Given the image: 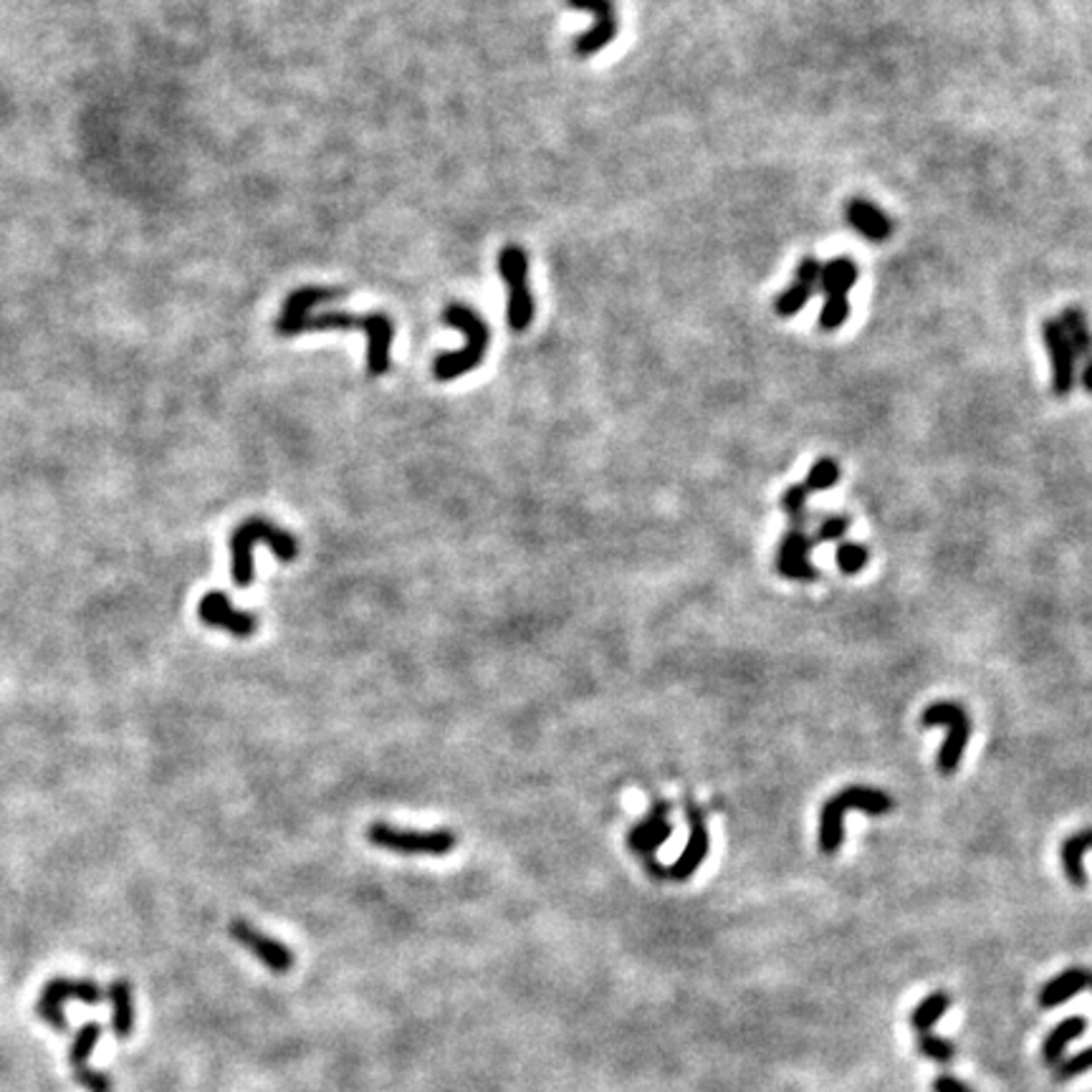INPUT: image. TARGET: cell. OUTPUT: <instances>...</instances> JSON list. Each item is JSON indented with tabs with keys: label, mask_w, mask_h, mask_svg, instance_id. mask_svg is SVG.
I'll list each match as a JSON object with an SVG mask.
<instances>
[{
	"label": "cell",
	"mask_w": 1092,
	"mask_h": 1092,
	"mask_svg": "<svg viewBox=\"0 0 1092 1092\" xmlns=\"http://www.w3.org/2000/svg\"><path fill=\"white\" fill-rule=\"evenodd\" d=\"M686 817H688V822H691V832H688L686 850L681 852V857H678V860L673 862L670 867H663L658 860H650L648 862L650 875H655V878H660V880H688V878H693V873H696V870H699L701 862L709 857L710 837H709V827H706L704 815H701L699 807L691 805L686 810Z\"/></svg>",
	"instance_id": "10"
},
{
	"label": "cell",
	"mask_w": 1092,
	"mask_h": 1092,
	"mask_svg": "<svg viewBox=\"0 0 1092 1092\" xmlns=\"http://www.w3.org/2000/svg\"><path fill=\"white\" fill-rule=\"evenodd\" d=\"M1080 382L1082 387L1087 389V392L1092 394V360L1090 362H1082V370H1080Z\"/></svg>",
	"instance_id": "36"
},
{
	"label": "cell",
	"mask_w": 1092,
	"mask_h": 1092,
	"mask_svg": "<svg viewBox=\"0 0 1092 1092\" xmlns=\"http://www.w3.org/2000/svg\"><path fill=\"white\" fill-rule=\"evenodd\" d=\"M918 1052L928 1059H935V1062H951L953 1054H956V1047L948 1039L933 1037L930 1032H921L918 1035Z\"/></svg>",
	"instance_id": "29"
},
{
	"label": "cell",
	"mask_w": 1092,
	"mask_h": 1092,
	"mask_svg": "<svg viewBox=\"0 0 1092 1092\" xmlns=\"http://www.w3.org/2000/svg\"><path fill=\"white\" fill-rule=\"evenodd\" d=\"M1041 339H1044V350H1047L1049 362H1052V392L1057 397H1067L1075 389L1077 355L1072 350L1070 339H1067L1062 321L1044 319V324H1041Z\"/></svg>",
	"instance_id": "11"
},
{
	"label": "cell",
	"mask_w": 1092,
	"mask_h": 1092,
	"mask_svg": "<svg viewBox=\"0 0 1092 1092\" xmlns=\"http://www.w3.org/2000/svg\"><path fill=\"white\" fill-rule=\"evenodd\" d=\"M850 529V518L847 516H829L824 518L819 531H817V539L819 541H837L842 539V534Z\"/></svg>",
	"instance_id": "34"
},
{
	"label": "cell",
	"mask_w": 1092,
	"mask_h": 1092,
	"mask_svg": "<svg viewBox=\"0 0 1092 1092\" xmlns=\"http://www.w3.org/2000/svg\"><path fill=\"white\" fill-rule=\"evenodd\" d=\"M259 541H266L281 562H291L299 554L296 539L286 529L273 524V521H266V518H248V521H243L231 539L233 582L238 587H243V590L254 582V546Z\"/></svg>",
	"instance_id": "4"
},
{
	"label": "cell",
	"mask_w": 1092,
	"mask_h": 1092,
	"mask_svg": "<svg viewBox=\"0 0 1092 1092\" xmlns=\"http://www.w3.org/2000/svg\"><path fill=\"white\" fill-rule=\"evenodd\" d=\"M1087 986H1090V989H1092V971H1090V979H1087Z\"/></svg>",
	"instance_id": "37"
},
{
	"label": "cell",
	"mask_w": 1092,
	"mask_h": 1092,
	"mask_svg": "<svg viewBox=\"0 0 1092 1092\" xmlns=\"http://www.w3.org/2000/svg\"><path fill=\"white\" fill-rule=\"evenodd\" d=\"M73 1080L79 1082V1085H84L89 1092H112V1080H109L104 1072L91 1070L89 1064H86V1067H79V1070H73Z\"/></svg>",
	"instance_id": "32"
},
{
	"label": "cell",
	"mask_w": 1092,
	"mask_h": 1092,
	"mask_svg": "<svg viewBox=\"0 0 1092 1092\" xmlns=\"http://www.w3.org/2000/svg\"><path fill=\"white\" fill-rule=\"evenodd\" d=\"M443 319L463 334L461 350L445 352V355H440L433 362V378L438 382H451V380H458L463 375H468V372H474L484 362L486 352H489L491 332L489 324L479 316V311H474L466 304H458V301L445 306Z\"/></svg>",
	"instance_id": "2"
},
{
	"label": "cell",
	"mask_w": 1092,
	"mask_h": 1092,
	"mask_svg": "<svg viewBox=\"0 0 1092 1092\" xmlns=\"http://www.w3.org/2000/svg\"><path fill=\"white\" fill-rule=\"evenodd\" d=\"M99 1039H102V1027L96 1025V1022H89V1025H84L79 1032H76L71 1049H68V1064H71V1070L86 1067L91 1049L96 1047V1041Z\"/></svg>",
	"instance_id": "26"
},
{
	"label": "cell",
	"mask_w": 1092,
	"mask_h": 1092,
	"mask_svg": "<svg viewBox=\"0 0 1092 1092\" xmlns=\"http://www.w3.org/2000/svg\"><path fill=\"white\" fill-rule=\"evenodd\" d=\"M365 332L367 334V372L372 378H382L389 372V352H392L394 324L384 314H344V311H327L319 316H304L296 321H276V332L281 337H296L306 332Z\"/></svg>",
	"instance_id": "1"
},
{
	"label": "cell",
	"mask_w": 1092,
	"mask_h": 1092,
	"mask_svg": "<svg viewBox=\"0 0 1092 1092\" xmlns=\"http://www.w3.org/2000/svg\"><path fill=\"white\" fill-rule=\"evenodd\" d=\"M893 807H896V802L883 789L862 787V784L839 789L834 797H829L824 802L822 812H819V850L824 855H834L839 850L842 837H845V832H842V817L847 812H865L870 817H880L888 815Z\"/></svg>",
	"instance_id": "3"
},
{
	"label": "cell",
	"mask_w": 1092,
	"mask_h": 1092,
	"mask_svg": "<svg viewBox=\"0 0 1092 1092\" xmlns=\"http://www.w3.org/2000/svg\"><path fill=\"white\" fill-rule=\"evenodd\" d=\"M1087 979H1090V969H1082V966L1062 971V974L1054 976L1052 981H1047V984L1041 986L1039 1007L1052 1009V1007H1059V1004H1064L1067 999L1077 997L1082 989H1087Z\"/></svg>",
	"instance_id": "19"
},
{
	"label": "cell",
	"mask_w": 1092,
	"mask_h": 1092,
	"mask_svg": "<svg viewBox=\"0 0 1092 1092\" xmlns=\"http://www.w3.org/2000/svg\"><path fill=\"white\" fill-rule=\"evenodd\" d=\"M933 1092H971V1087H966L951 1075H938L933 1080Z\"/></svg>",
	"instance_id": "35"
},
{
	"label": "cell",
	"mask_w": 1092,
	"mask_h": 1092,
	"mask_svg": "<svg viewBox=\"0 0 1092 1092\" xmlns=\"http://www.w3.org/2000/svg\"><path fill=\"white\" fill-rule=\"evenodd\" d=\"M857 276V264L847 256H837V259L822 264V278H819V291L824 293V306L819 311V329L822 332H837L842 324L850 316V291L855 288Z\"/></svg>",
	"instance_id": "7"
},
{
	"label": "cell",
	"mask_w": 1092,
	"mask_h": 1092,
	"mask_svg": "<svg viewBox=\"0 0 1092 1092\" xmlns=\"http://www.w3.org/2000/svg\"><path fill=\"white\" fill-rule=\"evenodd\" d=\"M1059 321H1062V327H1064V332H1067V339H1070L1077 360L1090 362L1092 360V332H1090V324H1087V316L1082 314L1080 309H1075V306H1072V309L1062 311Z\"/></svg>",
	"instance_id": "23"
},
{
	"label": "cell",
	"mask_w": 1092,
	"mask_h": 1092,
	"mask_svg": "<svg viewBox=\"0 0 1092 1092\" xmlns=\"http://www.w3.org/2000/svg\"><path fill=\"white\" fill-rule=\"evenodd\" d=\"M948 1009H951V994H948V991H933L930 997H926L924 1002L913 1009L911 1014L913 1030H916L918 1035H921V1032H930L935 1027V1022H938Z\"/></svg>",
	"instance_id": "24"
},
{
	"label": "cell",
	"mask_w": 1092,
	"mask_h": 1092,
	"mask_svg": "<svg viewBox=\"0 0 1092 1092\" xmlns=\"http://www.w3.org/2000/svg\"><path fill=\"white\" fill-rule=\"evenodd\" d=\"M834 559H837V567L842 575H857L870 562V549L865 544H857V541H842L837 546Z\"/></svg>",
	"instance_id": "27"
},
{
	"label": "cell",
	"mask_w": 1092,
	"mask_h": 1092,
	"mask_svg": "<svg viewBox=\"0 0 1092 1092\" xmlns=\"http://www.w3.org/2000/svg\"><path fill=\"white\" fill-rule=\"evenodd\" d=\"M1092 1070V1047L1082 1049V1052L1072 1054L1067 1062L1059 1064V1070H1057V1080L1064 1082V1080H1070V1077H1077L1082 1075V1072Z\"/></svg>",
	"instance_id": "31"
},
{
	"label": "cell",
	"mask_w": 1092,
	"mask_h": 1092,
	"mask_svg": "<svg viewBox=\"0 0 1092 1092\" xmlns=\"http://www.w3.org/2000/svg\"><path fill=\"white\" fill-rule=\"evenodd\" d=\"M1085 1030H1087V1022L1082 1020V1017H1070V1020L1059 1022V1025L1044 1037V1044H1041V1057H1044V1062L1057 1064L1059 1059H1062L1064 1047H1067L1070 1041L1080 1039V1037L1085 1035Z\"/></svg>",
	"instance_id": "22"
},
{
	"label": "cell",
	"mask_w": 1092,
	"mask_h": 1092,
	"mask_svg": "<svg viewBox=\"0 0 1092 1092\" xmlns=\"http://www.w3.org/2000/svg\"><path fill=\"white\" fill-rule=\"evenodd\" d=\"M231 935L233 940H238L241 946H246L248 951L254 953L264 966H269L273 974H286V971L293 966L291 948L278 943V940L271 938V935H264L261 930H256L254 926L246 924V921H233Z\"/></svg>",
	"instance_id": "14"
},
{
	"label": "cell",
	"mask_w": 1092,
	"mask_h": 1092,
	"mask_svg": "<svg viewBox=\"0 0 1092 1092\" xmlns=\"http://www.w3.org/2000/svg\"><path fill=\"white\" fill-rule=\"evenodd\" d=\"M812 546H815V541L802 529H792L784 534L777 549V572L784 580L815 582L819 577V572L810 559Z\"/></svg>",
	"instance_id": "15"
},
{
	"label": "cell",
	"mask_w": 1092,
	"mask_h": 1092,
	"mask_svg": "<svg viewBox=\"0 0 1092 1092\" xmlns=\"http://www.w3.org/2000/svg\"><path fill=\"white\" fill-rule=\"evenodd\" d=\"M567 6L577 8V11H590L595 16V26L587 34L577 36V56L590 58L612 44L614 36H617V13H614L612 0H567Z\"/></svg>",
	"instance_id": "12"
},
{
	"label": "cell",
	"mask_w": 1092,
	"mask_h": 1092,
	"mask_svg": "<svg viewBox=\"0 0 1092 1092\" xmlns=\"http://www.w3.org/2000/svg\"><path fill=\"white\" fill-rule=\"evenodd\" d=\"M670 834H673V822H670V805L665 802H655L653 810L645 815V819L635 824L627 834V845L632 852L642 855L645 860H655V850H658L663 842H668Z\"/></svg>",
	"instance_id": "16"
},
{
	"label": "cell",
	"mask_w": 1092,
	"mask_h": 1092,
	"mask_svg": "<svg viewBox=\"0 0 1092 1092\" xmlns=\"http://www.w3.org/2000/svg\"><path fill=\"white\" fill-rule=\"evenodd\" d=\"M921 726L946 728V741L938 751V772L943 777H951L961 764V756L971 738V728H974L969 710L963 709L961 704H953V701H938V704H930L924 710Z\"/></svg>",
	"instance_id": "6"
},
{
	"label": "cell",
	"mask_w": 1092,
	"mask_h": 1092,
	"mask_svg": "<svg viewBox=\"0 0 1092 1092\" xmlns=\"http://www.w3.org/2000/svg\"><path fill=\"white\" fill-rule=\"evenodd\" d=\"M367 839L372 845L384 847V850L400 852V855H448L456 847V834L451 829H430V832H417V829H400L392 824H372L367 829Z\"/></svg>",
	"instance_id": "8"
},
{
	"label": "cell",
	"mask_w": 1092,
	"mask_h": 1092,
	"mask_svg": "<svg viewBox=\"0 0 1092 1092\" xmlns=\"http://www.w3.org/2000/svg\"><path fill=\"white\" fill-rule=\"evenodd\" d=\"M1090 850H1092V827L1080 829V832L1070 834V837L1062 842L1064 875H1067V880H1070L1072 885H1077V888H1082V885L1087 883L1085 867H1082V857H1085V852Z\"/></svg>",
	"instance_id": "21"
},
{
	"label": "cell",
	"mask_w": 1092,
	"mask_h": 1092,
	"mask_svg": "<svg viewBox=\"0 0 1092 1092\" xmlns=\"http://www.w3.org/2000/svg\"><path fill=\"white\" fill-rule=\"evenodd\" d=\"M109 1002H112V1030L119 1039H130L135 1030V1004H132V984L127 979H117L109 986Z\"/></svg>",
	"instance_id": "20"
},
{
	"label": "cell",
	"mask_w": 1092,
	"mask_h": 1092,
	"mask_svg": "<svg viewBox=\"0 0 1092 1092\" xmlns=\"http://www.w3.org/2000/svg\"><path fill=\"white\" fill-rule=\"evenodd\" d=\"M68 999H76V1002L84 1004H99L104 999L102 986L91 979H52L49 984L41 989V997L36 1002V1014L46 1025L56 1032H66L68 1022L63 1007H66Z\"/></svg>",
	"instance_id": "9"
},
{
	"label": "cell",
	"mask_w": 1092,
	"mask_h": 1092,
	"mask_svg": "<svg viewBox=\"0 0 1092 1092\" xmlns=\"http://www.w3.org/2000/svg\"><path fill=\"white\" fill-rule=\"evenodd\" d=\"M197 617L203 619L205 625L226 630L236 637H251L256 632V627H259L256 614L241 612V609L233 607V602L223 592H208L197 602Z\"/></svg>",
	"instance_id": "13"
},
{
	"label": "cell",
	"mask_w": 1092,
	"mask_h": 1092,
	"mask_svg": "<svg viewBox=\"0 0 1092 1092\" xmlns=\"http://www.w3.org/2000/svg\"><path fill=\"white\" fill-rule=\"evenodd\" d=\"M837 481H839V463L834 461V458H819L800 486L807 495H812V493H819V491H829Z\"/></svg>",
	"instance_id": "25"
},
{
	"label": "cell",
	"mask_w": 1092,
	"mask_h": 1092,
	"mask_svg": "<svg viewBox=\"0 0 1092 1092\" xmlns=\"http://www.w3.org/2000/svg\"><path fill=\"white\" fill-rule=\"evenodd\" d=\"M344 293H347V291H344L342 286H334V288H327V286L296 288V291H293L291 296L286 299V304H283V311H281V316H278V321L304 319V316H311L314 306L327 304V301L342 299Z\"/></svg>",
	"instance_id": "18"
},
{
	"label": "cell",
	"mask_w": 1092,
	"mask_h": 1092,
	"mask_svg": "<svg viewBox=\"0 0 1092 1092\" xmlns=\"http://www.w3.org/2000/svg\"><path fill=\"white\" fill-rule=\"evenodd\" d=\"M498 273L508 288L506 321L513 332H526L534 321V296L529 288V256L521 246L511 243L498 254Z\"/></svg>",
	"instance_id": "5"
},
{
	"label": "cell",
	"mask_w": 1092,
	"mask_h": 1092,
	"mask_svg": "<svg viewBox=\"0 0 1092 1092\" xmlns=\"http://www.w3.org/2000/svg\"><path fill=\"white\" fill-rule=\"evenodd\" d=\"M819 278H822V261L815 256H805L794 271V281L810 288L812 293H819Z\"/></svg>",
	"instance_id": "30"
},
{
	"label": "cell",
	"mask_w": 1092,
	"mask_h": 1092,
	"mask_svg": "<svg viewBox=\"0 0 1092 1092\" xmlns=\"http://www.w3.org/2000/svg\"><path fill=\"white\" fill-rule=\"evenodd\" d=\"M845 220L852 231L860 233L862 238L873 243L888 241L893 233V220L883 213L875 203L865 197H852L845 203Z\"/></svg>",
	"instance_id": "17"
},
{
	"label": "cell",
	"mask_w": 1092,
	"mask_h": 1092,
	"mask_svg": "<svg viewBox=\"0 0 1092 1092\" xmlns=\"http://www.w3.org/2000/svg\"><path fill=\"white\" fill-rule=\"evenodd\" d=\"M815 293L810 291L807 286H802V283L794 281L792 286L784 288L782 293L777 296V304H774V309H777L779 316H784V319H789V316H797L802 309L807 306V301L812 299Z\"/></svg>",
	"instance_id": "28"
},
{
	"label": "cell",
	"mask_w": 1092,
	"mask_h": 1092,
	"mask_svg": "<svg viewBox=\"0 0 1092 1092\" xmlns=\"http://www.w3.org/2000/svg\"><path fill=\"white\" fill-rule=\"evenodd\" d=\"M807 498H810V495H807L805 491H802V486H800V484H794V486H789L787 491H784V495H782V508H784V511H787L792 518H802V511H805V506H807Z\"/></svg>",
	"instance_id": "33"
}]
</instances>
